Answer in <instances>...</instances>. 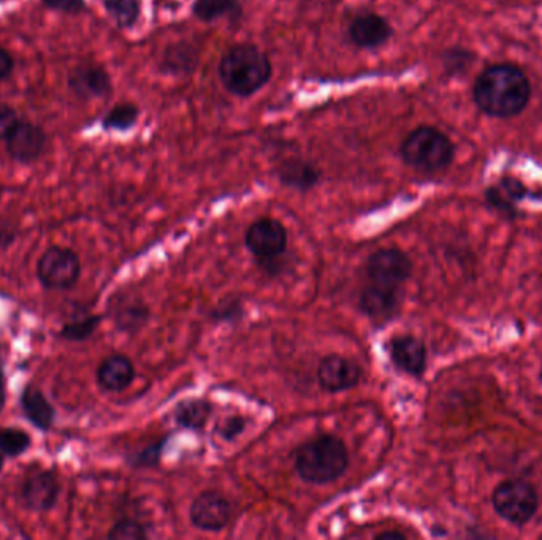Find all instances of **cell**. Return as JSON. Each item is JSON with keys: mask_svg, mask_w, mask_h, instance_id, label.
<instances>
[{"mask_svg": "<svg viewBox=\"0 0 542 540\" xmlns=\"http://www.w3.org/2000/svg\"><path fill=\"white\" fill-rule=\"evenodd\" d=\"M376 539L378 540H389V539L405 540L406 536L405 534L398 533V531H386V533L378 534V536H376Z\"/></svg>", "mask_w": 542, "mask_h": 540, "instance_id": "obj_34", "label": "cell"}, {"mask_svg": "<svg viewBox=\"0 0 542 540\" xmlns=\"http://www.w3.org/2000/svg\"><path fill=\"white\" fill-rule=\"evenodd\" d=\"M43 4H45V7L51 8V10L70 13V15H77L86 8L84 0H43Z\"/></svg>", "mask_w": 542, "mask_h": 540, "instance_id": "obj_31", "label": "cell"}, {"mask_svg": "<svg viewBox=\"0 0 542 540\" xmlns=\"http://www.w3.org/2000/svg\"><path fill=\"white\" fill-rule=\"evenodd\" d=\"M243 430H245V420L241 419V417H230V419L222 423V438L230 441V439L237 438L238 434Z\"/></svg>", "mask_w": 542, "mask_h": 540, "instance_id": "obj_32", "label": "cell"}, {"mask_svg": "<svg viewBox=\"0 0 542 540\" xmlns=\"http://www.w3.org/2000/svg\"><path fill=\"white\" fill-rule=\"evenodd\" d=\"M21 495H23L27 509L34 510V512H46L54 506V502L58 499V479L51 472H37L34 476L27 477Z\"/></svg>", "mask_w": 542, "mask_h": 540, "instance_id": "obj_14", "label": "cell"}, {"mask_svg": "<svg viewBox=\"0 0 542 540\" xmlns=\"http://www.w3.org/2000/svg\"><path fill=\"white\" fill-rule=\"evenodd\" d=\"M5 406V377L4 371L0 368V412L4 411Z\"/></svg>", "mask_w": 542, "mask_h": 540, "instance_id": "obj_35", "label": "cell"}, {"mask_svg": "<svg viewBox=\"0 0 542 540\" xmlns=\"http://www.w3.org/2000/svg\"><path fill=\"white\" fill-rule=\"evenodd\" d=\"M541 381H542V368H541Z\"/></svg>", "mask_w": 542, "mask_h": 540, "instance_id": "obj_37", "label": "cell"}, {"mask_svg": "<svg viewBox=\"0 0 542 540\" xmlns=\"http://www.w3.org/2000/svg\"><path fill=\"white\" fill-rule=\"evenodd\" d=\"M232 506L229 499L218 491H205L197 496L191 506V521L202 531H221L229 525Z\"/></svg>", "mask_w": 542, "mask_h": 540, "instance_id": "obj_9", "label": "cell"}, {"mask_svg": "<svg viewBox=\"0 0 542 540\" xmlns=\"http://www.w3.org/2000/svg\"><path fill=\"white\" fill-rule=\"evenodd\" d=\"M392 362L409 376L420 377L427 369V347L413 335H398L387 344Z\"/></svg>", "mask_w": 542, "mask_h": 540, "instance_id": "obj_11", "label": "cell"}, {"mask_svg": "<svg viewBox=\"0 0 542 540\" xmlns=\"http://www.w3.org/2000/svg\"><path fill=\"white\" fill-rule=\"evenodd\" d=\"M392 35L394 29L389 21L378 13H363L349 26V39L362 50H376L386 45Z\"/></svg>", "mask_w": 542, "mask_h": 540, "instance_id": "obj_12", "label": "cell"}, {"mask_svg": "<svg viewBox=\"0 0 542 540\" xmlns=\"http://www.w3.org/2000/svg\"><path fill=\"white\" fill-rule=\"evenodd\" d=\"M72 91L81 99H97L110 94L111 80L99 65H83L72 73L69 80Z\"/></svg>", "mask_w": 542, "mask_h": 540, "instance_id": "obj_16", "label": "cell"}, {"mask_svg": "<svg viewBox=\"0 0 542 540\" xmlns=\"http://www.w3.org/2000/svg\"><path fill=\"white\" fill-rule=\"evenodd\" d=\"M245 241L259 262L271 263L286 252L287 230L276 219L264 217L249 227Z\"/></svg>", "mask_w": 542, "mask_h": 540, "instance_id": "obj_8", "label": "cell"}, {"mask_svg": "<svg viewBox=\"0 0 542 540\" xmlns=\"http://www.w3.org/2000/svg\"><path fill=\"white\" fill-rule=\"evenodd\" d=\"M362 379V369L357 363L340 355H329L317 368V381L327 392L338 393L355 387Z\"/></svg>", "mask_w": 542, "mask_h": 540, "instance_id": "obj_10", "label": "cell"}, {"mask_svg": "<svg viewBox=\"0 0 542 540\" xmlns=\"http://www.w3.org/2000/svg\"><path fill=\"white\" fill-rule=\"evenodd\" d=\"M18 115L12 107L5 103H0V140H7L8 135L12 134L13 129L18 126Z\"/></svg>", "mask_w": 542, "mask_h": 540, "instance_id": "obj_29", "label": "cell"}, {"mask_svg": "<svg viewBox=\"0 0 542 540\" xmlns=\"http://www.w3.org/2000/svg\"><path fill=\"white\" fill-rule=\"evenodd\" d=\"M81 262L75 252L67 248H50L39 262L37 274L48 289H69L80 278Z\"/></svg>", "mask_w": 542, "mask_h": 540, "instance_id": "obj_6", "label": "cell"}, {"mask_svg": "<svg viewBox=\"0 0 542 540\" xmlns=\"http://www.w3.org/2000/svg\"><path fill=\"white\" fill-rule=\"evenodd\" d=\"M192 13L203 23L218 20H237L243 13L240 0H195Z\"/></svg>", "mask_w": 542, "mask_h": 540, "instance_id": "obj_20", "label": "cell"}, {"mask_svg": "<svg viewBox=\"0 0 542 540\" xmlns=\"http://www.w3.org/2000/svg\"><path fill=\"white\" fill-rule=\"evenodd\" d=\"M279 181L284 186L292 187L297 191H310L319 183L321 173L310 162L305 160H287L279 168Z\"/></svg>", "mask_w": 542, "mask_h": 540, "instance_id": "obj_19", "label": "cell"}, {"mask_svg": "<svg viewBox=\"0 0 542 540\" xmlns=\"http://www.w3.org/2000/svg\"><path fill=\"white\" fill-rule=\"evenodd\" d=\"M470 64L468 51L451 50L444 54V67L451 73H457Z\"/></svg>", "mask_w": 542, "mask_h": 540, "instance_id": "obj_30", "label": "cell"}, {"mask_svg": "<svg viewBox=\"0 0 542 540\" xmlns=\"http://www.w3.org/2000/svg\"><path fill=\"white\" fill-rule=\"evenodd\" d=\"M110 539L116 540H138L145 539L146 531L140 523L134 520H123L116 523L108 533Z\"/></svg>", "mask_w": 542, "mask_h": 540, "instance_id": "obj_27", "label": "cell"}, {"mask_svg": "<svg viewBox=\"0 0 542 540\" xmlns=\"http://www.w3.org/2000/svg\"><path fill=\"white\" fill-rule=\"evenodd\" d=\"M134 379V363L124 355H111L105 358L97 369V381L108 392H123Z\"/></svg>", "mask_w": 542, "mask_h": 540, "instance_id": "obj_17", "label": "cell"}, {"mask_svg": "<svg viewBox=\"0 0 542 540\" xmlns=\"http://www.w3.org/2000/svg\"><path fill=\"white\" fill-rule=\"evenodd\" d=\"M31 447V436L18 428L0 430V450L8 457H20Z\"/></svg>", "mask_w": 542, "mask_h": 540, "instance_id": "obj_26", "label": "cell"}, {"mask_svg": "<svg viewBox=\"0 0 542 540\" xmlns=\"http://www.w3.org/2000/svg\"><path fill=\"white\" fill-rule=\"evenodd\" d=\"M23 411L27 419L31 420L40 430H48L53 425L54 409L39 388L27 387L21 398Z\"/></svg>", "mask_w": 542, "mask_h": 540, "instance_id": "obj_21", "label": "cell"}, {"mask_svg": "<svg viewBox=\"0 0 542 540\" xmlns=\"http://www.w3.org/2000/svg\"><path fill=\"white\" fill-rule=\"evenodd\" d=\"M413 271V263L400 249H381L367 262V276L371 284L401 290Z\"/></svg>", "mask_w": 542, "mask_h": 540, "instance_id": "obj_7", "label": "cell"}, {"mask_svg": "<svg viewBox=\"0 0 542 540\" xmlns=\"http://www.w3.org/2000/svg\"><path fill=\"white\" fill-rule=\"evenodd\" d=\"M2 468H4V452L0 450V471H2Z\"/></svg>", "mask_w": 542, "mask_h": 540, "instance_id": "obj_36", "label": "cell"}, {"mask_svg": "<svg viewBox=\"0 0 542 540\" xmlns=\"http://www.w3.org/2000/svg\"><path fill=\"white\" fill-rule=\"evenodd\" d=\"M138 115L140 111L132 103H121L116 105L113 110L105 116L104 124L105 129L108 130H127L130 127H134L138 121Z\"/></svg>", "mask_w": 542, "mask_h": 540, "instance_id": "obj_25", "label": "cell"}, {"mask_svg": "<svg viewBox=\"0 0 542 540\" xmlns=\"http://www.w3.org/2000/svg\"><path fill=\"white\" fill-rule=\"evenodd\" d=\"M473 96L479 110L485 115L500 119L514 118L530 102V81L516 65H492L474 83Z\"/></svg>", "mask_w": 542, "mask_h": 540, "instance_id": "obj_1", "label": "cell"}, {"mask_svg": "<svg viewBox=\"0 0 542 540\" xmlns=\"http://www.w3.org/2000/svg\"><path fill=\"white\" fill-rule=\"evenodd\" d=\"M211 406L207 401H189L176 409V422L184 428H202L210 417Z\"/></svg>", "mask_w": 542, "mask_h": 540, "instance_id": "obj_24", "label": "cell"}, {"mask_svg": "<svg viewBox=\"0 0 542 540\" xmlns=\"http://www.w3.org/2000/svg\"><path fill=\"white\" fill-rule=\"evenodd\" d=\"M401 290L368 284L360 293V309L371 319H389L400 306Z\"/></svg>", "mask_w": 542, "mask_h": 540, "instance_id": "obj_15", "label": "cell"}, {"mask_svg": "<svg viewBox=\"0 0 542 540\" xmlns=\"http://www.w3.org/2000/svg\"><path fill=\"white\" fill-rule=\"evenodd\" d=\"M97 324H99V317H86V319L78 320L73 324L67 325L62 330L61 335L65 339H73V341H81V339L89 338L92 335V331L96 330Z\"/></svg>", "mask_w": 542, "mask_h": 540, "instance_id": "obj_28", "label": "cell"}, {"mask_svg": "<svg viewBox=\"0 0 542 540\" xmlns=\"http://www.w3.org/2000/svg\"><path fill=\"white\" fill-rule=\"evenodd\" d=\"M13 70V59L7 50L0 46V80L7 78Z\"/></svg>", "mask_w": 542, "mask_h": 540, "instance_id": "obj_33", "label": "cell"}, {"mask_svg": "<svg viewBox=\"0 0 542 540\" xmlns=\"http://www.w3.org/2000/svg\"><path fill=\"white\" fill-rule=\"evenodd\" d=\"M527 187L516 178H503L500 184L492 186L485 192V200L493 210L506 217L517 216V203L527 197Z\"/></svg>", "mask_w": 542, "mask_h": 540, "instance_id": "obj_18", "label": "cell"}, {"mask_svg": "<svg viewBox=\"0 0 542 540\" xmlns=\"http://www.w3.org/2000/svg\"><path fill=\"white\" fill-rule=\"evenodd\" d=\"M45 145V132L32 122H18V126L7 138L8 154L23 164L39 159Z\"/></svg>", "mask_w": 542, "mask_h": 540, "instance_id": "obj_13", "label": "cell"}, {"mask_svg": "<svg viewBox=\"0 0 542 540\" xmlns=\"http://www.w3.org/2000/svg\"><path fill=\"white\" fill-rule=\"evenodd\" d=\"M105 10L121 29H129L137 24L142 15L140 0H104Z\"/></svg>", "mask_w": 542, "mask_h": 540, "instance_id": "obj_22", "label": "cell"}, {"mask_svg": "<svg viewBox=\"0 0 542 540\" xmlns=\"http://www.w3.org/2000/svg\"><path fill=\"white\" fill-rule=\"evenodd\" d=\"M349 464V453L340 438L322 434L297 450L295 469L300 479L314 485H325L343 476Z\"/></svg>", "mask_w": 542, "mask_h": 540, "instance_id": "obj_3", "label": "cell"}, {"mask_svg": "<svg viewBox=\"0 0 542 540\" xmlns=\"http://www.w3.org/2000/svg\"><path fill=\"white\" fill-rule=\"evenodd\" d=\"M195 64H197V51L188 43L170 46L165 53L164 67L168 73H175V75L188 73L194 70Z\"/></svg>", "mask_w": 542, "mask_h": 540, "instance_id": "obj_23", "label": "cell"}, {"mask_svg": "<svg viewBox=\"0 0 542 540\" xmlns=\"http://www.w3.org/2000/svg\"><path fill=\"white\" fill-rule=\"evenodd\" d=\"M492 506L503 520L520 528L527 525L538 512V491L527 480H504L493 490Z\"/></svg>", "mask_w": 542, "mask_h": 540, "instance_id": "obj_5", "label": "cell"}, {"mask_svg": "<svg viewBox=\"0 0 542 540\" xmlns=\"http://www.w3.org/2000/svg\"><path fill=\"white\" fill-rule=\"evenodd\" d=\"M454 145L446 134L432 126L414 129L401 143V159L420 172H441L454 160Z\"/></svg>", "mask_w": 542, "mask_h": 540, "instance_id": "obj_4", "label": "cell"}, {"mask_svg": "<svg viewBox=\"0 0 542 540\" xmlns=\"http://www.w3.org/2000/svg\"><path fill=\"white\" fill-rule=\"evenodd\" d=\"M224 88L237 97H251L270 83L273 75L270 59L257 46L243 43L222 56L218 67Z\"/></svg>", "mask_w": 542, "mask_h": 540, "instance_id": "obj_2", "label": "cell"}]
</instances>
